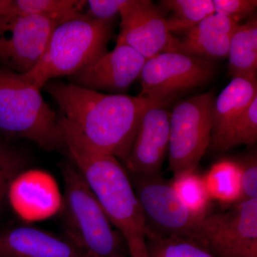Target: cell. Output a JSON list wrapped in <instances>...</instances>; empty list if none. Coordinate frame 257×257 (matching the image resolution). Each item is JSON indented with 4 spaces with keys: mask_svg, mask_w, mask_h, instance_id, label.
<instances>
[{
    "mask_svg": "<svg viewBox=\"0 0 257 257\" xmlns=\"http://www.w3.org/2000/svg\"><path fill=\"white\" fill-rule=\"evenodd\" d=\"M203 177L211 199L222 204H235L241 197V170L238 162L222 160L212 165Z\"/></svg>",
    "mask_w": 257,
    "mask_h": 257,
    "instance_id": "cell-20",
    "label": "cell"
},
{
    "mask_svg": "<svg viewBox=\"0 0 257 257\" xmlns=\"http://www.w3.org/2000/svg\"><path fill=\"white\" fill-rule=\"evenodd\" d=\"M7 195L13 210L25 222L46 220L63 207L55 177L42 170L22 171L12 181Z\"/></svg>",
    "mask_w": 257,
    "mask_h": 257,
    "instance_id": "cell-12",
    "label": "cell"
},
{
    "mask_svg": "<svg viewBox=\"0 0 257 257\" xmlns=\"http://www.w3.org/2000/svg\"><path fill=\"white\" fill-rule=\"evenodd\" d=\"M241 170V197L239 202L257 198V162L256 156H248L238 162Z\"/></svg>",
    "mask_w": 257,
    "mask_h": 257,
    "instance_id": "cell-27",
    "label": "cell"
},
{
    "mask_svg": "<svg viewBox=\"0 0 257 257\" xmlns=\"http://www.w3.org/2000/svg\"><path fill=\"white\" fill-rule=\"evenodd\" d=\"M63 177L65 195L62 209L68 239L89 257L126 256L123 238L115 231L77 169L66 166Z\"/></svg>",
    "mask_w": 257,
    "mask_h": 257,
    "instance_id": "cell-5",
    "label": "cell"
},
{
    "mask_svg": "<svg viewBox=\"0 0 257 257\" xmlns=\"http://www.w3.org/2000/svg\"><path fill=\"white\" fill-rule=\"evenodd\" d=\"M133 183L145 215L147 232L190 239L202 216L193 214L170 183L160 175H133Z\"/></svg>",
    "mask_w": 257,
    "mask_h": 257,
    "instance_id": "cell-10",
    "label": "cell"
},
{
    "mask_svg": "<svg viewBox=\"0 0 257 257\" xmlns=\"http://www.w3.org/2000/svg\"><path fill=\"white\" fill-rule=\"evenodd\" d=\"M112 20L82 14L58 24L38 63L22 75L41 89L51 79L77 73L107 52Z\"/></svg>",
    "mask_w": 257,
    "mask_h": 257,
    "instance_id": "cell-3",
    "label": "cell"
},
{
    "mask_svg": "<svg viewBox=\"0 0 257 257\" xmlns=\"http://www.w3.org/2000/svg\"><path fill=\"white\" fill-rule=\"evenodd\" d=\"M146 59L131 47L116 42L106 52L87 67L71 76L72 84L91 90L123 92L140 77Z\"/></svg>",
    "mask_w": 257,
    "mask_h": 257,
    "instance_id": "cell-13",
    "label": "cell"
},
{
    "mask_svg": "<svg viewBox=\"0 0 257 257\" xmlns=\"http://www.w3.org/2000/svg\"><path fill=\"white\" fill-rule=\"evenodd\" d=\"M0 257H89L71 240L23 226L0 234Z\"/></svg>",
    "mask_w": 257,
    "mask_h": 257,
    "instance_id": "cell-15",
    "label": "cell"
},
{
    "mask_svg": "<svg viewBox=\"0 0 257 257\" xmlns=\"http://www.w3.org/2000/svg\"><path fill=\"white\" fill-rule=\"evenodd\" d=\"M47 90L88 144L126 163L140 121L165 104L140 95L106 94L69 83H51Z\"/></svg>",
    "mask_w": 257,
    "mask_h": 257,
    "instance_id": "cell-1",
    "label": "cell"
},
{
    "mask_svg": "<svg viewBox=\"0 0 257 257\" xmlns=\"http://www.w3.org/2000/svg\"><path fill=\"white\" fill-rule=\"evenodd\" d=\"M229 74L234 77L256 79L257 20L252 17L238 25L229 42Z\"/></svg>",
    "mask_w": 257,
    "mask_h": 257,
    "instance_id": "cell-18",
    "label": "cell"
},
{
    "mask_svg": "<svg viewBox=\"0 0 257 257\" xmlns=\"http://www.w3.org/2000/svg\"><path fill=\"white\" fill-rule=\"evenodd\" d=\"M115 257H126V256H123V255H120V256H116Z\"/></svg>",
    "mask_w": 257,
    "mask_h": 257,
    "instance_id": "cell-29",
    "label": "cell"
},
{
    "mask_svg": "<svg viewBox=\"0 0 257 257\" xmlns=\"http://www.w3.org/2000/svg\"><path fill=\"white\" fill-rule=\"evenodd\" d=\"M119 15L120 33L116 42L126 44L146 60L164 52H179V40L172 32L194 27L177 19L167 20L149 0H130Z\"/></svg>",
    "mask_w": 257,
    "mask_h": 257,
    "instance_id": "cell-9",
    "label": "cell"
},
{
    "mask_svg": "<svg viewBox=\"0 0 257 257\" xmlns=\"http://www.w3.org/2000/svg\"><path fill=\"white\" fill-rule=\"evenodd\" d=\"M160 3L173 12L175 19L194 26L215 13L213 0H163Z\"/></svg>",
    "mask_w": 257,
    "mask_h": 257,
    "instance_id": "cell-24",
    "label": "cell"
},
{
    "mask_svg": "<svg viewBox=\"0 0 257 257\" xmlns=\"http://www.w3.org/2000/svg\"><path fill=\"white\" fill-rule=\"evenodd\" d=\"M59 124L76 168L119 231L130 256L149 257L143 208L119 160L91 146L64 116L59 119Z\"/></svg>",
    "mask_w": 257,
    "mask_h": 257,
    "instance_id": "cell-2",
    "label": "cell"
},
{
    "mask_svg": "<svg viewBox=\"0 0 257 257\" xmlns=\"http://www.w3.org/2000/svg\"><path fill=\"white\" fill-rule=\"evenodd\" d=\"M238 25L231 18L214 13L188 30L184 40L179 41V52L204 59L226 57Z\"/></svg>",
    "mask_w": 257,
    "mask_h": 257,
    "instance_id": "cell-16",
    "label": "cell"
},
{
    "mask_svg": "<svg viewBox=\"0 0 257 257\" xmlns=\"http://www.w3.org/2000/svg\"><path fill=\"white\" fill-rule=\"evenodd\" d=\"M171 111L154 106L143 115L126 165L133 175H160L168 154Z\"/></svg>",
    "mask_w": 257,
    "mask_h": 257,
    "instance_id": "cell-14",
    "label": "cell"
},
{
    "mask_svg": "<svg viewBox=\"0 0 257 257\" xmlns=\"http://www.w3.org/2000/svg\"><path fill=\"white\" fill-rule=\"evenodd\" d=\"M211 61L179 52H164L147 60L140 96L168 106L175 98L202 87L214 77Z\"/></svg>",
    "mask_w": 257,
    "mask_h": 257,
    "instance_id": "cell-8",
    "label": "cell"
},
{
    "mask_svg": "<svg viewBox=\"0 0 257 257\" xmlns=\"http://www.w3.org/2000/svg\"><path fill=\"white\" fill-rule=\"evenodd\" d=\"M25 157L9 147L0 145V205L13 179L25 170Z\"/></svg>",
    "mask_w": 257,
    "mask_h": 257,
    "instance_id": "cell-25",
    "label": "cell"
},
{
    "mask_svg": "<svg viewBox=\"0 0 257 257\" xmlns=\"http://www.w3.org/2000/svg\"><path fill=\"white\" fill-rule=\"evenodd\" d=\"M58 23L40 16L0 15V62L25 74L41 59Z\"/></svg>",
    "mask_w": 257,
    "mask_h": 257,
    "instance_id": "cell-11",
    "label": "cell"
},
{
    "mask_svg": "<svg viewBox=\"0 0 257 257\" xmlns=\"http://www.w3.org/2000/svg\"><path fill=\"white\" fill-rule=\"evenodd\" d=\"M257 97L256 79L234 77L214 101L211 140L243 114Z\"/></svg>",
    "mask_w": 257,
    "mask_h": 257,
    "instance_id": "cell-17",
    "label": "cell"
},
{
    "mask_svg": "<svg viewBox=\"0 0 257 257\" xmlns=\"http://www.w3.org/2000/svg\"><path fill=\"white\" fill-rule=\"evenodd\" d=\"M146 245L149 257H215L183 236H160L147 232Z\"/></svg>",
    "mask_w": 257,
    "mask_h": 257,
    "instance_id": "cell-23",
    "label": "cell"
},
{
    "mask_svg": "<svg viewBox=\"0 0 257 257\" xmlns=\"http://www.w3.org/2000/svg\"><path fill=\"white\" fill-rule=\"evenodd\" d=\"M0 130L48 151L65 147L58 119L40 89L10 69H0Z\"/></svg>",
    "mask_w": 257,
    "mask_h": 257,
    "instance_id": "cell-4",
    "label": "cell"
},
{
    "mask_svg": "<svg viewBox=\"0 0 257 257\" xmlns=\"http://www.w3.org/2000/svg\"><path fill=\"white\" fill-rule=\"evenodd\" d=\"M215 13L224 15L238 23L254 13L256 0H213Z\"/></svg>",
    "mask_w": 257,
    "mask_h": 257,
    "instance_id": "cell-26",
    "label": "cell"
},
{
    "mask_svg": "<svg viewBox=\"0 0 257 257\" xmlns=\"http://www.w3.org/2000/svg\"><path fill=\"white\" fill-rule=\"evenodd\" d=\"M130 0H89L87 16L96 20H113L121 10L130 3Z\"/></svg>",
    "mask_w": 257,
    "mask_h": 257,
    "instance_id": "cell-28",
    "label": "cell"
},
{
    "mask_svg": "<svg viewBox=\"0 0 257 257\" xmlns=\"http://www.w3.org/2000/svg\"><path fill=\"white\" fill-rule=\"evenodd\" d=\"M170 184L182 202L193 214L202 216L209 212L211 199L203 177L196 173V171L175 175Z\"/></svg>",
    "mask_w": 257,
    "mask_h": 257,
    "instance_id": "cell-22",
    "label": "cell"
},
{
    "mask_svg": "<svg viewBox=\"0 0 257 257\" xmlns=\"http://www.w3.org/2000/svg\"><path fill=\"white\" fill-rule=\"evenodd\" d=\"M256 140L257 97L219 137L211 140L209 148L215 152H224L239 145H254Z\"/></svg>",
    "mask_w": 257,
    "mask_h": 257,
    "instance_id": "cell-21",
    "label": "cell"
},
{
    "mask_svg": "<svg viewBox=\"0 0 257 257\" xmlns=\"http://www.w3.org/2000/svg\"><path fill=\"white\" fill-rule=\"evenodd\" d=\"M86 4L78 0H0V15L44 17L60 24L82 15Z\"/></svg>",
    "mask_w": 257,
    "mask_h": 257,
    "instance_id": "cell-19",
    "label": "cell"
},
{
    "mask_svg": "<svg viewBox=\"0 0 257 257\" xmlns=\"http://www.w3.org/2000/svg\"><path fill=\"white\" fill-rule=\"evenodd\" d=\"M190 239L215 257H257V198L207 212Z\"/></svg>",
    "mask_w": 257,
    "mask_h": 257,
    "instance_id": "cell-7",
    "label": "cell"
},
{
    "mask_svg": "<svg viewBox=\"0 0 257 257\" xmlns=\"http://www.w3.org/2000/svg\"><path fill=\"white\" fill-rule=\"evenodd\" d=\"M214 93L179 101L171 112L168 155L174 175L195 172L210 145Z\"/></svg>",
    "mask_w": 257,
    "mask_h": 257,
    "instance_id": "cell-6",
    "label": "cell"
}]
</instances>
